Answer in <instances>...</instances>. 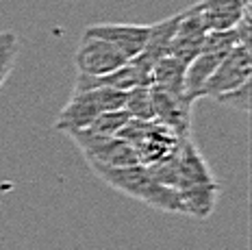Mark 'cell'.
<instances>
[{
	"label": "cell",
	"instance_id": "cell-1",
	"mask_svg": "<svg viewBox=\"0 0 252 250\" xmlns=\"http://www.w3.org/2000/svg\"><path fill=\"white\" fill-rule=\"evenodd\" d=\"M94 174L102 179L109 187H113L120 194L135 198L148 207L167 213H183V202L178 191L172 187L161 185L146 165H128V168H94Z\"/></svg>",
	"mask_w": 252,
	"mask_h": 250
},
{
	"label": "cell",
	"instance_id": "cell-2",
	"mask_svg": "<svg viewBox=\"0 0 252 250\" xmlns=\"http://www.w3.org/2000/svg\"><path fill=\"white\" fill-rule=\"evenodd\" d=\"M124 100H126V92H115V90H107V87H98V90H87V92H72L67 105L59 111L55 128L65 135L72 131H83L102 113L124 109Z\"/></svg>",
	"mask_w": 252,
	"mask_h": 250
},
{
	"label": "cell",
	"instance_id": "cell-3",
	"mask_svg": "<svg viewBox=\"0 0 252 250\" xmlns=\"http://www.w3.org/2000/svg\"><path fill=\"white\" fill-rule=\"evenodd\" d=\"M87 163L94 168H128V165H137V155L124 139L109 137V135H94L87 131H72L67 133Z\"/></svg>",
	"mask_w": 252,
	"mask_h": 250
},
{
	"label": "cell",
	"instance_id": "cell-4",
	"mask_svg": "<svg viewBox=\"0 0 252 250\" xmlns=\"http://www.w3.org/2000/svg\"><path fill=\"white\" fill-rule=\"evenodd\" d=\"M250 76H252L250 46L239 44L218 63V67L213 70V74L209 76L207 83H204L200 98H213V100H218V98L224 96V94H228L241 85H246V83H250Z\"/></svg>",
	"mask_w": 252,
	"mask_h": 250
},
{
	"label": "cell",
	"instance_id": "cell-5",
	"mask_svg": "<svg viewBox=\"0 0 252 250\" xmlns=\"http://www.w3.org/2000/svg\"><path fill=\"white\" fill-rule=\"evenodd\" d=\"M126 63H128V59L115 46H111L104 39L92 37V35H83L81 44H78L74 53V65L78 74H85V76L111 74V72L120 70Z\"/></svg>",
	"mask_w": 252,
	"mask_h": 250
},
{
	"label": "cell",
	"instance_id": "cell-6",
	"mask_svg": "<svg viewBox=\"0 0 252 250\" xmlns=\"http://www.w3.org/2000/svg\"><path fill=\"white\" fill-rule=\"evenodd\" d=\"M207 27L202 22V15L196 7H189L187 11L181 13V20L176 24V31L167 46V55L172 59L181 61L183 65H189L198 55H200Z\"/></svg>",
	"mask_w": 252,
	"mask_h": 250
},
{
	"label": "cell",
	"instance_id": "cell-7",
	"mask_svg": "<svg viewBox=\"0 0 252 250\" xmlns=\"http://www.w3.org/2000/svg\"><path fill=\"white\" fill-rule=\"evenodd\" d=\"M150 98H152V113L155 122L163 124L170 128L176 137L189 139V128H191V105L181 94H170L165 90L150 85Z\"/></svg>",
	"mask_w": 252,
	"mask_h": 250
},
{
	"label": "cell",
	"instance_id": "cell-8",
	"mask_svg": "<svg viewBox=\"0 0 252 250\" xmlns=\"http://www.w3.org/2000/svg\"><path fill=\"white\" fill-rule=\"evenodd\" d=\"M148 33L150 24H92L83 31V35L109 41L128 61L141 55L146 41H148Z\"/></svg>",
	"mask_w": 252,
	"mask_h": 250
},
{
	"label": "cell",
	"instance_id": "cell-9",
	"mask_svg": "<svg viewBox=\"0 0 252 250\" xmlns=\"http://www.w3.org/2000/svg\"><path fill=\"white\" fill-rule=\"evenodd\" d=\"M183 142H185V139L176 137L170 128H165L163 124L152 120L148 124V128H146V133L133 144V150H135V155H137L139 165L150 168V165L159 163V161L170 157V155H174Z\"/></svg>",
	"mask_w": 252,
	"mask_h": 250
},
{
	"label": "cell",
	"instance_id": "cell-10",
	"mask_svg": "<svg viewBox=\"0 0 252 250\" xmlns=\"http://www.w3.org/2000/svg\"><path fill=\"white\" fill-rule=\"evenodd\" d=\"M193 7L200 11L207 31H228L250 11V0H198Z\"/></svg>",
	"mask_w": 252,
	"mask_h": 250
},
{
	"label": "cell",
	"instance_id": "cell-11",
	"mask_svg": "<svg viewBox=\"0 0 252 250\" xmlns=\"http://www.w3.org/2000/svg\"><path fill=\"white\" fill-rule=\"evenodd\" d=\"M220 196V185L218 181L209 185H191L185 189H178V198L183 202V211L185 216H193L198 220L209 218L215 209V202Z\"/></svg>",
	"mask_w": 252,
	"mask_h": 250
},
{
	"label": "cell",
	"instance_id": "cell-12",
	"mask_svg": "<svg viewBox=\"0 0 252 250\" xmlns=\"http://www.w3.org/2000/svg\"><path fill=\"white\" fill-rule=\"evenodd\" d=\"M185 67L181 61L172 59V57H163L157 61L152 67V87H159L170 94H181L183 96V76H185Z\"/></svg>",
	"mask_w": 252,
	"mask_h": 250
},
{
	"label": "cell",
	"instance_id": "cell-13",
	"mask_svg": "<svg viewBox=\"0 0 252 250\" xmlns=\"http://www.w3.org/2000/svg\"><path fill=\"white\" fill-rule=\"evenodd\" d=\"M124 111L128 113L130 118H137V120H155L150 87H133L130 92H126Z\"/></svg>",
	"mask_w": 252,
	"mask_h": 250
},
{
	"label": "cell",
	"instance_id": "cell-14",
	"mask_svg": "<svg viewBox=\"0 0 252 250\" xmlns=\"http://www.w3.org/2000/svg\"><path fill=\"white\" fill-rule=\"evenodd\" d=\"M18 35L13 31H0V90L11 74L15 59H18Z\"/></svg>",
	"mask_w": 252,
	"mask_h": 250
},
{
	"label": "cell",
	"instance_id": "cell-15",
	"mask_svg": "<svg viewBox=\"0 0 252 250\" xmlns=\"http://www.w3.org/2000/svg\"><path fill=\"white\" fill-rule=\"evenodd\" d=\"M128 120H130V116L124 111V109L107 111V113H102V116H98L87 128H83V131L94 133V135H109V137H115L118 131L124 126L126 122H128Z\"/></svg>",
	"mask_w": 252,
	"mask_h": 250
},
{
	"label": "cell",
	"instance_id": "cell-16",
	"mask_svg": "<svg viewBox=\"0 0 252 250\" xmlns=\"http://www.w3.org/2000/svg\"><path fill=\"white\" fill-rule=\"evenodd\" d=\"M220 105L224 107H230V109H237V111H244V113H250V83L237 87V90L224 94V96L218 98Z\"/></svg>",
	"mask_w": 252,
	"mask_h": 250
}]
</instances>
